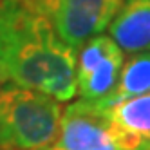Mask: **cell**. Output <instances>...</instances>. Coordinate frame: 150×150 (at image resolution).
Returning a JSON list of instances; mask_svg holds the SVG:
<instances>
[{"mask_svg":"<svg viewBox=\"0 0 150 150\" xmlns=\"http://www.w3.org/2000/svg\"><path fill=\"white\" fill-rule=\"evenodd\" d=\"M45 150H127L105 110L89 100L69 103L62 112L58 134Z\"/></svg>","mask_w":150,"mask_h":150,"instance_id":"3957f363","label":"cell"},{"mask_svg":"<svg viewBox=\"0 0 150 150\" xmlns=\"http://www.w3.org/2000/svg\"><path fill=\"white\" fill-rule=\"evenodd\" d=\"M150 92V51L132 52L123 60L120 76L114 89L101 100H94L100 107H110L117 101H123L134 96Z\"/></svg>","mask_w":150,"mask_h":150,"instance_id":"ba28073f","label":"cell"},{"mask_svg":"<svg viewBox=\"0 0 150 150\" xmlns=\"http://www.w3.org/2000/svg\"><path fill=\"white\" fill-rule=\"evenodd\" d=\"M0 150H4V148H0Z\"/></svg>","mask_w":150,"mask_h":150,"instance_id":"30bf717a","label":"cell"},{"mask_svg":"<svg viewBox=\"0 0 150 150\" xmlns=\"http://www.w3.org/2000/svg\"><path fill=\"white\" fill-rule=\"evenodd\" d=\"M125 52L109 35H96L76 51V94L80 100H101L120 76Z\"/></svg>","mask_w":150,"mask_h":150,"instance_id":"5b68a950","label":"cell"},{"mask_svg":"<svg viewBox=\"0 0 150 150\" xmlns=\"http://www.w3.org/2000/svg\"><path fill=\"white\" fill-rule=\"evenodd\" d=\"M101 109L127 150H150V92Z\"/></svg>","mask_w":150,"mask_h":150,"instance_id":"8992f818","label":"cell"},{"mask_svg":"<svg viewBox=\"0 0 150 150\" xmlns=\"http://www.w3.org/2000/svg\"><path fill=\"white\" fill-rule=\"evenodd\" d=\"M62 101L35 89L4 83L0 87V148L45 150L58 134Z\"/></svg>","mask_w":150,"mask_h":150,"instance_id":"7a4b0ae2","label":"cell"},{"mask_svg":"<svg viewBox=\"0 0 150 150\" xmlns=\"http://www.w3.org/2000/svg\"><path fill=\"white\" fill-rule=\"evenodd\" d=\"M120 4L121 0H42L58 36L74 51L109 29Z\"/></svg>","mask_w":150,"mask_h":150,"instance_id":"277c9868","label":"cell"},{"mask_svg":"<svg viewBox=\"0 0 150 150\" xmlns=\"http://www.w3.org/2000/svg\"><path fill=\"white\" fill-rule=\"evenodd\" d=\"M109 36L125 54L150 51V0H121Z\"/></svg>","mask_w":150,"mask_h":150,"instance_id":"52a82bcc","label":"cell"},{"mask_svg":"<svg viewBox=\"0 0 150 150\" xmlns=\"http://www.w3.org/2000/svg\"><path fill=\"white\" fill-rule=\"evenodd\" d=\"M0 72L62 103L76 96V51L58 36L42 0H0Z\"/></svg>","mask_w":150,"mask_h":150,"instance_id":"6da1fadb","label":"cell"},{"mask_svg":"<svg viewBox=\"0 0 150 150\" xmlns=\"http://www.w3.org/2000/svg\"><path fill=\"white\" fill-rule=\"evenodd\" d=\"M4 83H7V81H6V78H4V74H2V72H0V87H2V85H4Z\"/></svg>","mask_w":150,"mask_h":150,"instance_id":"9c48e42d","label":"cell"}]
</instances>
